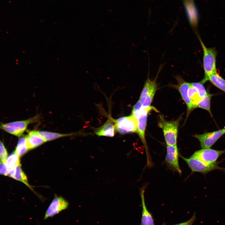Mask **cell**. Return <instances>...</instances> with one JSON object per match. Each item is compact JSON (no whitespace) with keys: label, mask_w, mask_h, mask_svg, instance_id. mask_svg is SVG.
<instances>
[{"label":"cell","mask_w":225,"mask_h":225,"mask_svg":"<svg viewBox=\"0 0 225 225\" xmlns=\"http://www.w3.org/2000/svg\"><path fill=\"white\" fill-rule=\"evenodd\" d=\"M181 119L179 117L175 120L168 121L163 115H159L158 125L162 130L167 145H177L178 127Z\"/></svg>","instance_id":"6da1fadb"},{"label":"cell","mask_w":225,"mask_h":225,"mask_svg":"<svg viewBox=\"0 0 225 225\" xmlns=\"http://www.w3.org/2000/svg\"><path fill=\"white\" fill-rule=\"evenodd\" d=\"M198 38L203 52V62L205 76L201 82L203 83L207 81V78L209 75L217 72L216 68L217 52L214 48L206 47L199 37Z\"/></svg>","instance_id":"7a4b0ae2"},{"label":"cell","mask_w":225,"mask_h":225,"mask_svg":"<svg viewBox=\"0 0 225 225\" xmlns=\"http://www.w3.org/2000/svg\"><path fill=\"white\" fill-rule=\"evenodd\" d=\"M39 118V116L36 115L24 120L2 123L0 125V129L16 137H20L22 136L30 124L37 122Z\"/></svg>","instance_id":"3957f363"},{"label":"cell","mask_w":225,"mask_h":225,"mask_svg":"<svg viewBox=\"0 0 225 225\" xmlns=\"http://www.w3.org/2000/svg\"><path fill=\"white\" fill-rule=\"evenodd\" d=\"M152 110L158 112L155 108L152 106H150L146 108L142 107L136 118L137 122V133L145 147L148 165H150V162L149 160V155L148 154V148L145 139V132L148 114Z\"/></svg>","instance_id":"277c9868"},{"label":"cell","mask_w":225,"mask_h":225,"mask_svg":"<svg viewBox=\"0 0 225 225\" xmlns=\"http://www.w3.org/2000/svg\"><path fill=\"white\" fill-rule=\"evenodd\" d=\"M180 156L193 172H199L206 174L211 171L216 170L225 171V168L218 166V162H217L213 164L208 165L194 158L191 157L187 158L181 155Z\"/></svg>","instance_id":"5b68a950"},{"label":"cell","mask_w":225,"mask_h":225,"mask_svg":"<svg viewBox=\"0 0 225 225\" xmlns=\"http://www.w3.org/2000/svg\"><path fill=\"white\" fill-rule=\"evenodd\" d=\"M157 76L153 80L148 76L145 82L139 99L143 107H150L152 102L157 88Z\"/></svg>","instance_id":"8992f818"},{"label":"cell","mask_w":225,"mask_h":225,"mask_svg":"<svg viewBox=\"0 0 225 225\" xmlns=\"http://www.w3.org/2000/svg\"><path fill=\"white\" fill-rule=\"evenodd\" d=\"M113 120L115 129L119 133L137 132V120L133 116L123 117Z\"/></svg>","instance_id":"52a82bcc"},{"label":"cell","mask_w":225,"mask_h":225,"mask_svg":"<svg viewBox=\"0 0 225 225\" xmlns=\"http://www.w3.org/2000/svg\"><path fill=\"white\" fill-rule=\"evenodd\" d=\"M225 153V150H218L210 148H202L196 151L191 157L196 158L206 164L211 165L216 163L219 157Z\"/></svg>","instance_id":"ba28073f"},{"label":"cell","mask_w":225,"mask_h":225,"mask_svg":"<svg viewBox=\"0 0 225 225\" xmlns=\"http://www.w3.org/2000/svg\"><path fill=\"white\" fill-rule=\"evenodd\" d=\"M177 82L176 85L171 86L178 90L180 92L183 100L185 103L187 108L186 118H187L191 112L195 108L192 103L188 95V90L190 86V83L185 81L179 75L175 77Z\"/></svg>","instance_id":"9c48e42d"},{"label":"cell","mask_w":225,"mask_h":225,"mask_svg":"<svg viewBox=\"0 0 225 225\" xmlns=\"http://www.w3.org/2000/svg\"><path fill=\"white\" fill-rule=\"evenodd\" d=\"M225 133V128H224L212 132L196 134L194 137L199 140L202 148H209Z\"/></svg>","instance_id":"30bf717a"},{"label":"cell","mask_w":225,"mask_h":225,"mask_svg":"<svg viewBox=\"0 0 225 225\" xmlns=\"http://www.w3.org/2000/svg\"><path fill=\"white\" fill-rule=\"evenodd\" d=\"M68 205V202L63 198L58 196L55 197L47 210L43 219L46 220L54 216L67 209Z\"/></svg>","instance_id":"8fae6325"},{"label":"cell","mask_w":225,"mask_h":225,"mask_svg":"<svg viewBox=\"0 0 225 225\" xmlns=\"http://www.w3.org/2000/svg\"><path fill=\"white\" fill-rule=\"evenodd\" d=\"M178 152L177 145H167L165 161L173 170L181 174L182 171L178 162Z\"/></svg>","instance_id":"7c38bea8"},{"label":"cell","mask_w":225,"mask_h":225,"mask_svg":"<svg viewBox=\"0 0 225 225\" xmlns=\"http://www.w3.org/2000/svg\"><path fill=\"white\" fill-rule=\"evenodd\" d=\"M183 3L188 18L193 28L197 27L198 21L197 10L193 0H183Z\"/></svg>","instance_id":"4fadbf2b"},{"label":"cell","mask_w":225,"mask_h":225,"mask_svg":"<svg viewBox=\"0 0 225 225\" xmlns=\"http://www.w3.org/2000/svg\"><path fill=\"white\" fill-rule=\"evenodd\" d=\"M115 125L113 119L109 118L101 126L97 128L95 134L99 136L112 137L115 135Z\"/></svg>","instance_id":"5bb4252c"},{"label":"cell","mask_w":225,"mask_h":225,"mask_svg":"<svg viewBox=\"0 0 225 225\" xmlns=\"http://www.w3.org/2000/svg\"><path fill=\"white\" fill-rule=\"evenodd\" d=\"M25 137L28 150L35 148L45 142L37 131H29Z\"/></svg>","instance_id":"9a60e30c"},{"label":"cell","mask_w":225,"mask_h":225,"mask_svg":"<svg viewBox=\"0 0 225 225\" xmlns=\"http://www.w3.org/2000/svg\"><path fill=\"white\" fill-rule=\"evenodd\" d=\"M144 188H142L140 191L142 211L141 221V225H154L153 218L147 209L144 200Z\"/></svg>","instance_id":"2e32d148"},{"label":"cell","mask_w":225,"mask_h":225,"mask_svg":"<svg viewBox=\"0 0 225 225\" xmlns=\"http://www.w3.org/2000/svg\"><path fill=\"white\" fill-rule=\"evenodd\" d=\"M20 158L14 151L8 156L5 163L9 177H11L14 173L16 168L21 165Z\"/></svg>","instance_id":"e0dca14e"},{"label":"cell","mask_w":225,"mask_h":225,"mask_svg":"<svg viewBox=\"0 0 225 225\" xmlns=\"http://www.w3.org/2000/svg\"><path fill=\"white\" fill-rule=\"evenodd\" d=\"M38 132L39 135L44 140L45 142L54 140L61 137L70 136L75 134V133H74L61 134L58 133L43 131H38Z\"/></svg>","instance_id":"ac0fdd59"},{"label":"cell","mask_w":225,"mask_h":225,"mask_svg":"<svg viewBox=\"0 0 225 225\" xmlns=\"http://www.w3.org/2000/svg\"><path fill=\"white\" fill-rule=\"evenodd\" d=\"M209 80L213 85L225 92V80L217 72L209 75L207 81Z\"/></svg>","instance_id":"d6986e66"},{"label":"cell","mask_w":225,"mask_h":225,"mask_svg":"<svg viewBox=\"0 0 225 225\" xmlns=\"http://www.w3.org/2000/svg\"><path fill=\"white\" fill-rule=\"evenodd\" d=\"M28 150L25 136L19 138L15 150L16 154L20 158L24 155Z\"/></svg>","instance_id":"ffe728a7"},{"label":"cell","mask_w":225,"mask_h":225,"mask_svg":"<svg viewBox=\"0 0 225 225\" xmlns=\"http://www.w3.org/2000/svg\"><path fill=\"white\" fill-rule=\"evenodd\" d=\"M21 166V165H19L16 168L14 173L11 178L22 182L31 189V188L28 183L27 178L22 170Z\"/></svg>","instance_id":"44dd1931"},{"label":"cell","mask_w":225,"mask_h":225,"mask_svg":"<svg viewBox=\"0 0 225 225\" xmlns=\"http://www.w3.org/2000/svg\"><path fill=\"white\" fill-rule=\"evenodd\" d=\"M188 95L192 103L195 108H196L197 104L201 98L197 89L191 84L188 90Z\"/></svg>","instance_id":"7402d4cb"},{"label":"cell","mask_w":225,"mask_h":225,"mask_svg":"<svg viewBox=\"0 0 225 225\" xmlns=\"http://www.w3.org/2000/svg\"><path fill=\"white\" fill-rule=\"evenodd\" d=\"M212 95L208 93L203 98L198 102L197 108L204 109L207 111L212 115L210 109V101Z\"/></svg>","instance_id":"603a6c76"},{"label":"cell","mask_w":225,"mask_h":225,"mask_svg":"<svg viewBox=\"0 0 225 225\" xmlns=\"http://www.w3.org/2000/svg\"><path fill=\"white\" fill-rule=\"evenodd\" d=\"M202 83L201 82L191 83V85L197 89L201 99L205 97L208 93Z\"/></svg>","instance_id":"cb8c5ba5"},{"label":"cell","mask_w":225,"mask_h":225,"mask_svg":"<svg viewBox=\"0 0 225 225\" xmlns=\"http://www.w3.org/2000/svg\"><path fill=\"white\" fill-rule=\"evenodd\" d=\"M8 157L7 150L3 143L0 140V160L5 163Z\"/></svg>","instance_id":"d4e9b609"},{"label":"cell","mask_w":225,"mask_h":225,"mask_svg":"<svg viewBox=\"0 0 225 225\" xmlns=\"http://www.w3.org/2000/svg\"><path fill=\"white\" fill-rule=\"evenodd\" d=\"M142 106L139 100L133 106L131 115L136 119L138 115L141 110Z\"/></svg>","instance_id":"484cf974"},{"label":"cell","mask_w":225,"mask_h":225,"mask_svg":"<svg viewBox=\"0 0 225 225\" xmlns=\"http://www.w3.org/2000/svg\"><path fill=\"white\" fill-rule=\"evenodd\" d=\"M0 174L8 176V172L6 163L0 160Z\"/></svg>","instance_id":"4316f807"},{"label":"cell","mask_w":225,"mask_h":225,"mask_svg":"<svg viewBox=\"0 0 225 225\" xmlns=\"http://www.w3.org/2000/svg\"><path fill=\"white\" fill-rule=\"evenodd\" d=\"M195 219V214H194L193 216L188 221L183 223L174 225H192Z\"/></svg>","instance_id":"83f0119b"}]
</instances>
